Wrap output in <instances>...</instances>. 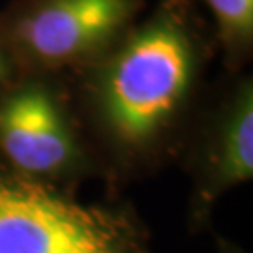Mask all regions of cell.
I'll list each match as a JSON object with an SVG mask.
<instances>
[{
    "label": "cell",
    "mask_w": 253,
    "mask_h": 253,
    "mask_svg": "<svg viewBox=\"0 0 253 253\" xmlns=\"http://www.w3.org/2000/svg\"><path fill=\"white\" fill-rule=\"evenodd\" d=\"M201 38L186 0H163L98 58L88 84L96 126L122 158L156 152L190 103Z\"/></svg>",
    "instance_id": "cell-1"
},
{
    "label": "cell",
    "mask_w": 253,
    "mask_h": 253,
    "mask_svg": "<svg viewBox=\"0 0 253 253\" xmlns=\"http://www.w3.org/2000/svg\"><path fill=\"white\" fill-rule=\"evenodd\" d=\"M11 70H13V58H11L8 49H4L0 45V90L8 86Z\"/></svg>",
    "instance_id": "cell-7"
},
{
    "label": "cell",
    "mask_w": 253,
    "mask_h": 253,
    "mask_svg": "<svg viewBox=\"0 0 253 253\" xmlns=\"http://www.w3.org/2000/svg\"><path fill=\"white\" fill-rule=\"evenodd\" d=\"M0 152L13 171L49 180L77 171L83 152L49 88L30 83L0 100Z\"/></svg>",
    "instance_id": "cell-4"
},
{
    "label": "cell",
    "mask_w": 253,
    "mask_h": 253,
    "mask_svg": "<svg viewBox=\"0 0 253 253\" xmlns=\"http://www.w3.org/2000/svg\"><path fill=\"white\" fill-rule=\"evenodd\" d=\"M141 0H38L11 27L9 53L43 70L96 60L133 27Z\"/></svg>",
    "instance_id": "cell-3"
},
{
    "label": "cell",
    "mask_w": 253,
    "mask_h": 253,
    "mask_svg": "<svg viewBox=\"0 0 253 253\" xmlns=\"http://www.w3.org/2000/svg\"><path fill=\"white\" fill-rule=\"evenodd\" d=\"M253 176V90L238 84L208 127L197 163L195 203L199 210Z\"/></svg>",
    "instance_id": "cell-5"
},
{
    "label": "cell",
    "mask_w": 253,
    "mask_h": 253,
    "mask_svg": "<svg viewBox=\"0 0 253 253\" xmlns=\"http://www.w3.org/2000/svg\"><path fill=\"white\" fill-rule=\"evenodd\" d=\"M0 253H148L129 217L0 169Z\"/></svg>",
    "instance_id": "cell-2"
},
{
    "label": "cell",
    "mask_w": 253,
    "mask_h": 253,
    "mask_svg": "<svg viewBox=\"0 0 253 253\" xmlns=\"http://www.w3.org/2000/svg\"><path fill=\"white\" fill-rule=\"evenodd\" d=\"M229 62L242 60L253 40V0H205Z\"/></svg>",
    "instance_id": "cell-6"
}]
</instances>
